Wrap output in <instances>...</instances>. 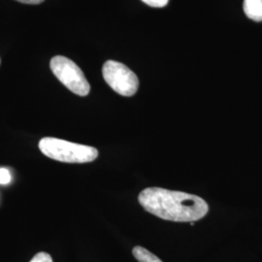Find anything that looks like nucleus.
Here are the masks:
<instances>
[{
  "mask_svg": "<svg viewBox=\"0 0 262 262\" xmlns=\"http://www.w3.org/2000/svg\"><path fill=\"white\" fill-rule=\"evenodd\" d=\"M16 1H19V2H21V3H25V4H33V5H35V4H40V3L44 2L45 0H16Z\"/></svg>",
  "mask_w": 262,
  "mask_h": 262,
  "instance_id": "obj_10",
  "label": "nucleus"
},
{
  "mask_svg": "<svg viewBox=\"0 0 262 262\" xmlns=\"http://www.w3.org/2000/svg\"><path fill=\"white\" fill-rule=\"evenodd\" d=\"M11 182V174L7 169L0 168V184L7 185Z\"/></svg>",
  "mask_w": 262,
  "mask_h": 262,
  "instance_id": "obj_9",
  "label": "nucleus"
},
{
  "mask_svg": "<svg viewBox=\"0 0 262 262\" xmlns=\"http://www.w3.org/2000/svg\"><path fill=\"white\" fill-rule=\"evenodd\" d=\"M39 149L48 158L66 163L92 162L98 157V150L94 147L53 137L41 139Z\"/></svg>",
  "mask_w": 262,
  "mask_h": 262,
  "instance_id": "obj_2",
  "label": "nucleus"
},
{
  "mask_svg": "<svg viewBox=\"0 0 262 262\" xmlns=\"http://www.w3.org/2000/svg\"><path fill=\"white\" fill-rule=\"evenodd\" d=\"M104 80L117 94L132 96L137 93L139 80L127 66L115 60H108L102 68Z\"/></svg>",
  "mask_w": 262,
  "mask_h": 262,
  "instance_id": "obj_4",
  "label": "nucleus"
},
{
  "mask_svg": "<svg viewBox=\"0 0 262 262\" xmlns=\"http://www.w3.org/2000/svg\"><path fill=\"white\" fill-rule=\"evenodd\" d=\"M138 201L147 212L171 222L194 223L209 211L206 201L201 197L161 187L145 188Z\"/></svg>",
  "mask_w": 262,
  "mask_h": 262,
  "instance_id": "obj_1",
  "label": "nucleus"
},
{
  "mask_svg": "<svg viewBox=\"0 0 262 262\" xmlns=\"http://www.w3.org/2000/svg\"><path fill=\"white\" fill-rule=\"evenodd\" d=\"M50 66L56 78L73 94L80 96L89 94L91 85L74 61L66 56H56L52 58Z\"/></svg>",
  "mask_w": 262,
  "mask_h": 262,
  "instance_id": "obj_3",
  "label": "nucleus"
},
{
  "mask_svg": "<svg viewBox=\"0 0 262 262\" xmlns=\"http://www.w3.org/2000/svg\"><path fill=\"white\" fill-rule=\"evenodd\" d=\"M30 262H53V258L49 253H39L30 260Z\"/></svg>",
  "mask_w": 262,
  "mask_h": 262,
  "instance_id": "obj_8",
  "label": "nucleus"
},
{
  "mask_svg": "<svg viewBox=\"0 0 262 262\" xmlns=\"http://www.w3.org/2000/svg\"><path fill=\"white\" fill-rule=\"evenodd\" d=\"M133 255L139 262H162L157 255L150 253L145 248L137 246L132 251Z\"/></svg>",
  "mask_w": 262,
  "mask_h": 262,
  "instance_id": "obj_6",
  "label": "nucleus"
},
{
  "mask_svg": "<svg viewBox=\"0 0 262 262\" xmlns=\"http://www.w3.org/2000/svg\"><path fill=\"white\" fill-rule=\"evenodd\" d=\"M243 7L249 19L262 21V0H244Z\"/></svg>",
  "mask_w": 262,
  "mask_h": 262,
  "instance_id": "obj_5",
  "label": "nucleus"
},
{
  "mask_svg": "<svg viewBox=\"0 0 262 262\" xmlns=\"http://www.w3.org/2000/svg\"><path fill=\"white\" fill-rule=\"evenodd\" d=\"M145 4L149 5L150 7H157V8H162L167 5L169 0H141Z\"/></svg>",
  "mask_w": 262,
  "mask_h": 262,
  "instance_id": "obj_7",
  "label": "nucleus"
}]
</instances>
